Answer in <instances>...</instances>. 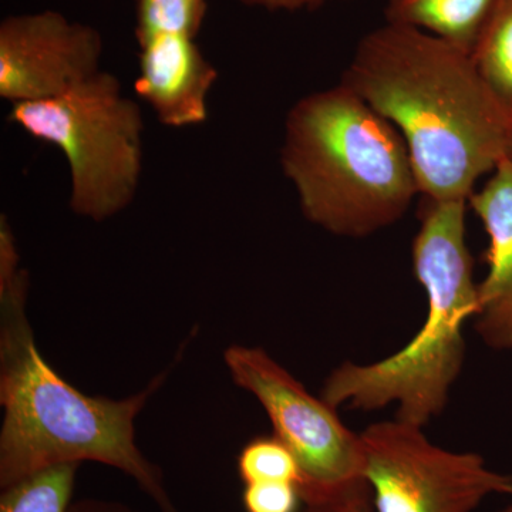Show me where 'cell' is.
I'll use <instances>...</instances> for the list:
<instances>
[{"label": "cell", "instance_id": "cell-1", "mask_svg": "<svg viewBox=\"0 0 512 512\" xmlns=\"http://www.w3.org/2000/svg\"><path fill=\"white\" fill-rule=\"evenodd\" d=\"M342 83L402 136L426 201L470 200L507 157L510 116L471 53L387 23L362 37Z\"/></svg>", "mask_w": 512, "mask_h": 512}, {"label": "cell", "instance_id": "cell-2", "mask_svg": "<svg viewBox=\"0 0 512 512\" xmlns=\"http://www.w3.org/2000/svg\"><path fill=\"white\" fill-rule=\"evenodd\" d=\"M6 215L0 217V488L64 463L123 471L161 512H180L163 473L136 443V419L170 369L123 400L92 397L67 383L37 349L26 315L29 274Z\"/></svg>", "mask_w": 512, "mask_h": 512}, {"label": "cell", "instance_id": "cell-3", "mask_svg": "<svg viewBox=\"0 0 512 512\" xmlns=\"http://www.w3.org/2000/svg\"><path fill=\"white\" fill-rule=\"evenodd\" d=\"M281 167L303 217L338 237L396 224L420 194L399 131L342 82L293 104Z\"/></svg>", "mask_w": 512, "mask_h": 512}, {"label": "cell", "instance_id": "cell-4", "mask_svg": "<svg viewBox=\"0 0 512 512\" xmlns=\"http://www.w3.org/2000/svg\"><path fill=\"white\" fill-rule=\"evenodd\" d=\"M468 201H426L413 241V271L426 291L423 326L379 362H345L323 384L333 409L376 412L397 404V419L426 427L446 409L466 360L464 325L477 312L478 284L467 245Z\"/></svg>", "mask_w": 512, "mask_h": 512}, {"label": "cell", "instance_id": "cell-5", "mask_svg": "<svg viewBox=\"0 0 512 512\" xmlns=\"http://www.w3.org/2000/svg\"><path fill=\"white\" fill-rule=\"evenodd\" d=\"M8 121L62 151L77 217L104 222L133 204L143 175L144 119L119 77L101 70L59 96L12 104Z\"/></svg>", "mask_w": 512, "mask_h": 512}, {"label": "cell", "instance_id": "cell-6", "mask_svg": "<svg viewBox=\"0 0 512 512\" xmlns=\"http://www.w3.org/2000/svg\"><path fill=\"white\" fill-rule=\"evenodd\" d=\"M423 429L396 417L359 433L373 511L474 512L487 498L512 495V474L473 451L436 446Z\"/></svg>", "mask_w": 512, "mask_h": 512}, {"label": "cell", "instance_id": "cell-7", "mask_svg": "<svg viewBox=\"0 0 512 512\" xmlns=\"http://www.w3.org/2000/svg\"><path fill=\"white\" fill-rule=\"evenodd\" d=\"M232 382L261 403L274 434L291 448L306 488H326L362 476L360 434L349 430L322 397L312 396L299 380L264 349L232 345L224 352Z\"/></svg>", "mask_w": 512, "mask_h": 512}, {"label": "cell", "instance_id": "cell-8", "mask_svg": "<svg viewBox=\"0 0 512 512\" xmlns=\"http://www.w3.org/2000/svg\"><path fill=\"white\" fill-rule=\"evenodd\" d=\"M99 30L55 10L0 23V97L10 106L50 99L101 72Z\"/></svg>", "mask_w": 512, "mask_h": 512}, {"label": "cell", "instance_id": "cell-9", "mask_svg": "<svg viewBox=\"0 0 512 512\" xmlns=\"http://www.w3.org/2000/svg\"><path fill=\"white\" fill-rule=\"evenodd\" d=\"M134 92L165 127L188 128L208 119V96L218 70L194 37L157 35L138 42Z\"/></svg>", "mask_w": 512, "mask_h": 512}, {"label": "cell", "instance_id": "cell-10", "mask_svg": "<svg viewBox=\"0 0 512 512\" xmlns=\"http://www.w3.org/2000/svg\"><path fill=\"white\" fill-rule=\"evenodd\" d=\"M468 205L488 237L487 274L478 282L474 325L485 346L512 352V161L498 164Z\"/></svg>", "mask_w": 512, "mask_h": 512}, {"label": "cell", "instance_id": "cell-11", "mask_svg": "<svg viewBox=\"0 0 512 512\" xmlns=\"http://www.w3.org/2000/svg\"><path fill=\"white\" fill-rule=\"evenodd\" d=\"M500 0H386V20L471 53Z\"/></svg>", "mask_w": 512, "mask_h": 512}, {"label": "cell", "instance_id": "cell-12", "mask_svg": "<svg viewBox=\"0 0 512 512\" xmlns=\"http://www.w3.org/2000/svg\"><path fill=\"white\" fill-rule=\"evenodd\" d=\"M490 92L512 116V0H500L471 52Z\"/></svg>", "mask_w": 512, "mask_h": 512}, {"label": "cell", "instance_id": "cell-13", "mask_svg": "<svg viewBox=\"0 0 512 512\" xmlns=\"http://www.w3.org/2000/svg\"><path fill=\"white\" fill-rule=\"evenodd\" d=\"M79 467V463L57 464L2 488L0 512L69 511Z\"/></svg>", "mask_w": 512, "mask_h": 512}, {"label": "cell", "instance_id": "cell-14", "mask_svg": "<svg viewBox=\"0 0 512 512\" xmlns=\"http://www.w3.org/2000/svg\"><path fill=\"white\" fill-rule=\"evenodd\" d=\"M137 42L157 35L197 37L207 15V0H136Z\"/></svg>", "mask_w": 512, "mask_h": 512}, {"label": "cell", "instance_id": "cell-15", "mask_svg": "<svg viewBox=\"0 0 512 512\" xmlns=\"http://www.w3.org/2000/svg\"><path fill=\"white\" fill-rule=\"evenodd\" d=\"M237 466L244 484L284 481L301 487L303 483L298 458L275 434L248 441L239 453Z\"/></svg>", "mask_w": 512, "mask_h": 512}, {"label": "cell", "instance_id": "cell-16", "mask_svg": "<svg viewBox=\"0 0 512 512\" xmlns=\"http://www.w3.org/2000/svg\"><path fill=\"white\" fill-rule=\"evenodd\" d=\"M301 493L303 504L299 512H375L363 477L333 487L306 488Z\"/></svg>", "mask_w": 512, "mask_h": 512}, {"label": "cell", "instance_id": "cell-17", "mask_svg": "<svg viewBox=\"0 0 512 512\" xmlns=\"http://www.w3.org/2000/svg\"><path fill=\"white\" fill-rule=\"evenodd\" d=\"M242 504L245 512H299L303 504L301 487L284 481L245 484Z\"/></svg>", "mask_w": 512, "mask_h": 512}, {"label": "cell", "instance_id": "cell-18", "mask_svg": "<svg viewBox=\"0 0 512 512\" xmlns=\"http://www.w3.org/2000/svg\"><path fill=\"white\" fill-rule=\"evenodd\" d=\"M248 8L264 9L268 12H298V10L316 9L329 0H238Z\"/></svg>", "mask_w": 512, "mask_h": 512}, {"label": "cell", "instance_id": "cell-19", "mask_svg": "<svg viewBox=\"0 0 512 512\" xmlns=\"http://www.w3.org/2000/svg\"><path fill=\"white\" fill-rule=\"evenodd\" d=\"M67 512H138L120 501L100 500V498H84L74 501Z\"/></svg>", "mask_w": 512, "mask_h": 512}, {"label": "cell", "instance_id": "cell-20", "mask_svg": "<svg viewBox=\"0 0 512 512\" xmlns=\"http://www.w3.org/2000/svg\"><path fill=\"white\" fill-rule=\"evenodd\" d=\"M507 158L512 161V116L510 117V130H508Z\"/></svg>", "mask_w": 512, "mask_h": 512}, {"label": "cell", "instance_id": "cell-21", "mask_svg": "<svg viewBox=\"0 0 512 512\" xmlns=\"http://www.w3.org/2000/svg\"><path fill=\"white\" fill-rule=\"evenodd\" d=\"M498 512H512V504L507 505V507L503 508V510H500Z\"/></svg>", "mask_w": 512, "mask_h": 512}]
</instances>
